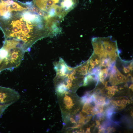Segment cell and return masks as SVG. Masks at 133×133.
Segmentation results:
<instances>
[{"label": "cell", "mask_w": 133, "mask_h": 133, "mask_svg": "<svg viewBox=\"0 0 133 133\" xmlns=\"http://www.w3.org/2000/svg\"><path fill=\"white\" fill-rule=\"evenodd\" d=\"M85 133H90V127L87 128Z\"/></svg>", "instance_id": "19"}, {"label": "cell", "mask_w": 133, "mask_h": 133, "mask_svg": "<svg viewBox=\"0 0 133 133\" xmlns=\"http://www.w3.org/2000/svg\"><path fill=\"white\" fill-rule=\"evenodd\" d=\"M123 69L124 72L126 73L129 72L131 70L129 66L128 67H124Z\"/></svg>", "instance_id": "13"}, {"label": "cell", "mask_w": 133, "mask_h": 133, "mask_svg": "<svg viewBox=\"0 0 133 133\" xmlns=\"http://www.w3.org/2000/svg\"><path fill=\"white\" fill-rule=\"evenodd\" d=\"M129 88L131 89L133 91V84H132L129 87Z\"/></svg>", "instance_id": "21"}, {"label": "cell", "mask_w": 133, "mask_h": 133, "mask_svg": "<svg viewBox=\"0 0 133 133\" xmlns=\"http://www.w3.org/2000/svg\"><path fill=\"white\" fill-rule=\"evenodd\" d=\"M112 89H113L116 90V91L118 92V90L117 89V87L116 86L113 85L111 86Z\"/></svg>", "instance_id": "14"}, {"label": "cell", "mask_w": 133, "mask_h": 133, "mask_svg": "<svg viewBox=\"0 0 133 133\" xmlns=\"http://www.w3.org/2000/svg\"><path fill=\"white\" fill-rule=\"evenodd\" d=\"M133 62H131L130 63V65L128 66L130 69L131 70H132L133 69Z\"/></svg>", "instance_id": "17"}, {"label": "cell", "mask_w": 133, "mask_h": 133, "mask_svg": "<svg viewBox=\"0 0 133 133\" xmlns=\"http://www.w3.org/2000/svg\"><path fill=\"white\" fill-rule=\"evenodd\" d=\"M110 91L111 92V94L112 96L114 95H115V93L116 92V90L113 89H112Z\"/></svg>", "instance_id": "18"}, {"label": "cell", "mask_w": 133, "mask_h": 133, "mask_svg": "<svg viewBox=\"0 0 133 133\" xmlns=\"http://www.w3.org/2000/svg\"><path fill=\"white\" fill-rule=\"evenodd\" d=\"M100 59L96 58L95 60L92 59L90 61V65L91 68H94L97 65L100 63Z\"/></svg>", "instance_id": "9"}, {"label": "cell", "mask_w": 133, "mask_h": 133, "mask_svg": "<svg viewBox=\"0 0 133 133\" xmlns=\"http://www.w3.org/2000/svg\"><path fill=\"white\" fill-rule=\"evenodd\" d=\"M128 80L127 77L122 74L118 70L114 76H110L109 82L111 84L115 85L126 82Z\"/></svg>", "instance_id": "6"}, {"label": "cell", "mask_w": 133, "mask_h": 133, "mask_svg": "<svg viewBox=\"0 0 133 133\" xmlns=\"http://www.w3.org/2000/svg\"><path fill=\"white\" fill-rule=\"evenodd\" d=\"M25 52L22 46L18 42L5 39L3 47L0 49V72L18 66Z\"/></svg>", "instance_id": "2"}, {"label": "cell", "mask_w": 133, "mask_h": 133, "mask_svg": "<svg viewBox=\"0 0 133 133\" xmlns=\"http://www.w3.org/2000/svg\"><path fill=\"white\" fill-rule=\"evenodd\" d=\"M128 101L125 99H123L121 101L122 107L124 108L126 106V105L128 103Z\"/></svg>", "instance_id": "12"}, {"label": "cell", "mask_w": 133, "mask_h": 133, "mask_svg": "<svg viewBox=\"0 0 133 133\" xmlns=\"http://www.w3.org/2000/svg\"><path fill=\"white\" fill-rule=\"evenodd\" d=\"M96 126L99 130L103 128L102 126L100 124L96 125Z\"/></svg>", "instance_id": "16"}, {"label": "cell", "mask_w": 133, "mask_h": 133, "mask_svg": "<svg viewBox=\"0 0 133 133\" xmlns=\"http://www.w3.org/2000/svg\"><path fill=\"white\" fill-rule=\"evenodd\" d=\"M96 125H98L100 124V120H97L96 121Z\"/></svg>", "instance_id": "20"}, {"label": "cell", "mask_w": 133, "mask_h": 133, "mask_svg": "<svg viewBox=\"0 0 133 133\" xmlns=\"http://www.w3.org/2000/svg\"><path fill=\"white\" fill-rule=\"evenodd\" d=\"M113 102L114 103V104H116V106L122 107L121 101V100H118L116 101H114Z\"/></svg>", "instance_id": "11"}, {"label": "cell", "mask_w": 133, "mask_h": 133, "mask_svg": "<svg viewBox=\"0 0 133 133\" xmlns=\"http://www.w3.org/2000/svg\"><path fill=\"white\" fill-rule=\"evenodd\" d=\"M34 3L40 9L47 12L48 15L55 11L56 4L52 0H34Z\"/></svg>", "instance_id": "4"}, {"label": "cell", "mask_w": 133, "mask_h": 133, "mask_svg": "<svg viewBox=\"0 0 133 133\" xmlns=\"http://www.w3.org/2000/svg\"><path fill=\"white\" fill-rule=\"evenodd\" d=\"M93 106L90 104L86 111V113L88 114H92L93 112Z\"/></svg>", "instance_id": "10"}, {"label": "cell", "mask_w": 133, "mask_h": 133, "mask_svg": "<svg viewBox=\"0 0 133 133\" xmlns=\"http://www.w3.org/2000/svg\"><path fill=\"white\" fill-rule=\"evenodd\" d=\"M108 75V69L106 68L101 70L99 73V79L100 81L103 84H104V80L106 78Z\"/></svg>", "instance_id": "7"}, {"label": "cell", "mask_w": 133, "mask_h": 133, "mask_svg": "<svg viewBox=\"0 0 133 133\" xmlns=\"http://www.w3.org/2000/svg\"><path fill=\"white\" fill-rule=\"evenodd\" d=\"M112 62L111 59L108 58H103L100 61V66H101L106 67L109 66L110 63Z\"/></svg>", "instance_id": "8"}, {"label": "cell", "mask_w": 133, "mask_h": 133, "mask_svg": "<svg viewBox=\"0 0 133 133\" xmlns=\"http://www.w3.org/2000/svg\"><path fill=\"white\" fill-rule=\"evenodd\" d=\"M43 28L42 23L27 20L19 12L12 13L11 18L4 23L2 30L5 39L18 42L27 51L36 40L44 36L41 32Z\"/></svg>", "instance_id": "1"}, {"label": "cell", "mask_w": 133, "mask_h": 133, "mask_svg": "<svg viewBox=\"0 0 133 133\" xmlns=\"http://www.w3.org/2000/svg\"><path fill=\"white\" fill-rule=\"evenodd\" d=\"M105 51L109 56L112 62L115 61L117 56L116 52L117 51L116 41H113L112 37H100Z\"/></svg>", "instance_id": "3"}, {"label": "cell", "mask_w": 133, "mask_h": 133, "mask_svg": "<svg viewBox=\"0 0 133 133\" xmlns=\"http://www.w3.org/2000/svg\"><path fill=\"white\" fill-rule=\"evenodd\" d=\"M70 121L71 123L77 124L76 122L74 119L73 117H71L70 118Z\"/></svg>", "instance_id": "15"}, {"label": "cell", "mask_w": 133, "mask_h": 133, "mask_svg": "<svg viewBox=\"0 0 133 133\" xmlns=\"http://www.w3.org/2000/svg\"><path fill=\"white\" fill-rule=\"evenodd\" d=\"M62 96V106L63 109V110L65 109L66 111L71 110L75 105V102L74 100L70 94H68V93H66L64 94L61 95Z\"/></svg>", "instance_id": "5"}]
</instances>
